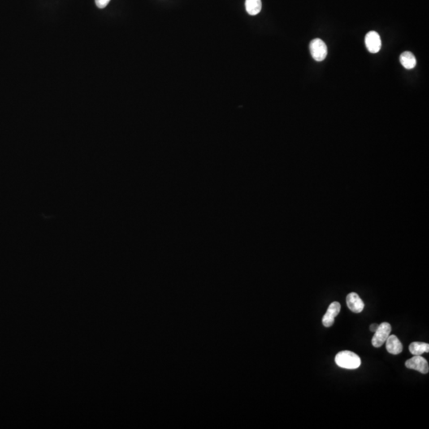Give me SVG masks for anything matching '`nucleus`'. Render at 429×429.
<instances>
[{"instance_id":"obj_1","label":"nucleus","mask_w":429,"mask_h":429,"mask_svg":"<svg viewBox=\"0 0 429 429\" xmlns=\"http://www.w3.org/2000/svg\"><path fill=\"white\" fill-rule=\"evenodd\" d=\"M335 363L339 367L348 370H355L361 366V358L354 352L343 351L335 356Z\"/></svg>"},{"instance_id":"obj_2","label":"nucleus","mask_w":429,"mask_h":429,"mask_svg":"<svg viewBox=\"0 0 429 429\" xmlns=\"http://www.w3.org/2000/svg\"><path fill=\"white\" fill-rule=\"evenodd\" d=\"M391 331H392V327L389 323L385 322L382 324L378 325V327L376 331H374V336L372 338V345L374 346V348L382 347L386 343L389 335H391Z\"/></svg>"},{"instance_id":"obj_3","label":"nucleus","mask_w":429,"mask_h":429,"mask_svg":"<svg viewBox=\"0 0 429 429\" xmlns=\"http://www.w3.org/2000/svg\"><path fill=\"white\" fill-rule=\"evenodd\" d=\"M309 48H310L312 57H313L315 61L322 62L327 57V45L325 44L324 41H322L321 39L316 38L310 42Z\"/></svg>"},{"instance_id":"obj_4","label":"nucleus","mask_w":429,"mask_h":429,"mask_svg":"<svg viewBox=\"0 0 429 429\" xmlns=\"http://www.w3.org/2000/svg\"><path fill=\"white\" fill-rule=\"evenodd\" d=\"M405 366L411 370H417L421 374H426L429 373V367L427 360L421 356H415L405 362Z\"/></svg>"},{"instance_id":"obj_5","label":"nucleus","mask_w":429,"mask_h":429,"mask_svg":"<svg viewBox=\"0 0 429 429\" xmlns=\"http://www.w3.org/2000/svg\"><path fill=\"white\" fill-rule=\"evenodd\" d=\"M365 43L368 51L371 53H377L380 51L382 47V41L380 36L376 31H370L365 37Z\"/></svg>"},{"instance_id":"obj_6","label":"nucleus","mask_w":429,"mask_h":429,"mask_svg":"<svg viewBox=\"0 0 429 429\" xmlns=\"http://www.w3.org/2000/svg\"><path fill=\"white\" fill-rule=\"evenodd\" d=\"M341 310V305L337 301H334L329 305L327 313L323 317V324L324 327H331L335 322V317L339 314Z\"/></svg>"},{"instance_id":"obj_7","label":"nucleus","mask_w":429,"mask_h":429,"mask_svg":"<svg viewBox=\"0 0 429 429\" xmlns=\"http://www.w3.org/2000/svg\"><path fill=\"white\" fill-rule=\"evenodd\" d=\"M347 305L350 310L355 313H360L364 309V303L356 292H351L347 296Z\"/></svg>"},{"instance_id":"obj_8","label":"nucleus","mask_w":429,"mask_h":429,"mask_svg":"<svg viewBox=\"0 0 429 429\" xmlns=\"http://www.w3.org/2000/svg\"><path fill=\"white\" fill-rule=\"evenodd\" d=\"M386 346L387 352L394 356L402 352V344L396 335H389V337L386 339Z\"/></svg>"},{"instance_id":"obj_9","label":"nucleus","mask_w":429,"mask_h":429,"mask_svg":"<svg viewBox=\"0 0 429 429\" xmlns=\"http://www.w3.org/2000/svg\"><path fill=\"white\" fill-rule=\"evenodd\" d=\"M400 62L403 67L407 70H412L417 65L416 57L411 52H404L400 56Z\"/></svg>"},{"instance_id":"obj_10","label":"nucleus","mask_w":429,"mask_h":429,"mask_svg":"<svg viewBox=\"0 0 429 429\" xmlns=\"http://www.w3.org/2000/svg\"><path fill=\"white\" fill-rule=\"evenodd\" d=\"M409 349L413 356H421L425 352L429 353V344L422 342H413L409 345Z\"/></svg>"},{"instance_id":"obj_11","label":"nucleus","mask_w":429,"mask_h":429,"mask_svg":"<svg viewBox=\"0 0 429 429\" xmlns=\"http://www.w3.org/2000/svg\"><path fill=\"white\" fill-rule=\"evenodd\" d=\"M245 6L250 15H257L262 10V0H246Z\"/></svg>"},{"instance_id":"obj_12","label":"nucleus","mask_w":429,"mask_h":429,"mask_svg":"<svg viewBox=\"0 0 429 429\" xmlns=\"http://www.w3.org/2000/svg\"><path fill=\"white\" fill-rule=\"evenodd\" d=\"M96 1V6H98L100 9H104L108 5L110 0H95Z\"/></svg>"},{"instance_id":"obj_13","label":"nucleus","mask_w":429,"mask_h":429,"mask_svg":"<svg viewBox=\"0 0 429 429\" xmlns=\"http://www.w3.org/2000/svg\"><path fill=\"white\" fill-rule=\"evenodd\" d=\"M378 325L379 324H377V323H373V324L370 325V331L374 332V331H376L377 328L378 327Z\"/></svg>"}]
</instances>
